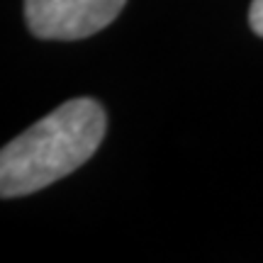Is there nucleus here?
I'll use <instances>...</instances> for the list:
<instances>
[{"instance_id":"f257e3e1","label":"nucleus","mask_w":263,"mask_h":263,"mask_svg":"<svg viewBox=\"0 0 263 263\" xmlns=\"http://www.w3.org/2000/svg\"><path fill=\"white\" fill-rule=\"evenodd\" d=\"M107 129L103 105L76 98L3 146L0 195L22 197L64 178L95 154Z\"/></svg>"},{"instance_id":"7ed1b4c3","label":"nucleus","mask_w":263,"mask_h":263,"mask_svg":"<svg viewBox=\"0 0 263 263\" xmlns=\"http://www.w3.org/2000/svg\"><path fill=\"white\" fill-rule=\"evenodd\" d=\"M249 25L258 37H263V0H254L249 10Z\"/></svg>"},{"instance_id":"f03ea898","label":"nucleus","mask_w":263,"mask_h":263,"mask_svg":"<svg viewBox=\"0 0 263 263\" xmlns=\"http://www.w3.org/2000/svg\"><path fill=\"white\" fill-rule=\"evenodd\" d=\"M127 0H25V20L39 39H85L105 29Z\"/></svg>"}]
</instances>
